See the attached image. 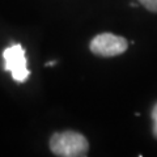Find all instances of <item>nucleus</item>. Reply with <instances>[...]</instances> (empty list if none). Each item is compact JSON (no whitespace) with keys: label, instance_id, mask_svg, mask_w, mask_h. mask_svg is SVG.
<instances>
[{"label":"nucleus","instance_id":"f257e3e1","mask_svg":"<svg viewBox=\"0 0 157 157\" xmlns=\"http://www.w3.org/2000/svg\"><path fill=\"white\" fill-rule=\"evenodd\" d=\"M50 149L55 156L60 157H84L89 151V143L80 132L63 131L51 136Z\"/></svg>","mask_w":157,"mask_h":157},{"label":"nucleus","instance_id":"f03ea898","mask_svg":"<svg viewBox=\"0 0 157 157\" xmlns=\"http://www.w3.org/2000/svg\"><path fill=\"white\" fill-rule=\"evenodd\" d=\"M4 58V70L9 71L16 82H24L30 75L28 68V60L25 55V50L21 45H12L7 47L3 52Z\"/></svg>","mask_w":157,"mask_h":157},{"label":"nucleus","instance_id":"39448f33","mask_svg":"<svg viewBox=\"0 0 157 157\" xmlns=\"http://www.w3.org/2000/svg\"><path fill=\"white\" fill-rule=\"evenodd\" d=\"M152 126H153V136L157 139V104L152 109Z\"/></svg>","mask_w":157,"mask_h":157},{"label":"nucleus","instance_id":"7ed1b4c3","mask_svg":"<svg viewBox=\"0 0 157 157\" xmlns=\"http://www.w3.org/2000/svg\"><path fill=\"white\" fill-rule=\"evenodd\" d=\"M128 48L126 38L111 33L98 34L90 42V51L98 56L110 58L123 54Z\"/></svg>","mask_w":157,"mask_h":157},{"label":"nucleus","instance_id":"20e7f679","mask_svg":"<svg viewBox=\"0 0 157 157\" xmlns=\"http://www.w3.org/2000/svg\"><path fill=\"white\" fill-rule=\"evenodd\" d=\"M140 4L145 7L148 11L157 13V0H139Z\"/></svg>","mask_w":157,"mask_h":157},{"label":"nucleus","instance_id":"423d86ee","mask_svg":"<svg viewBox=\"0 0 157 157\" xmlns=\"http://www.w3.org/2000/svg\"><path fill=\"white\" fill-rule=\"evenodd\" d=\"M56 64V62L55 60H51V62H47L46 63V67H50V66H55Z\"/></svg>","mask_w":157,"mask_h":157}]
</instances>
